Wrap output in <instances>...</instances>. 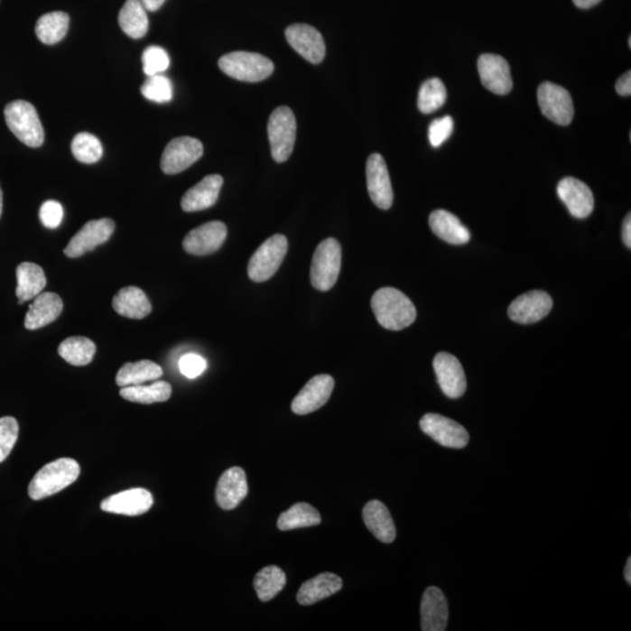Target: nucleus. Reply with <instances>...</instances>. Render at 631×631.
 <instances>
[{
    "instance_id": "13",
    "label": "nucleus",
    "mask_w": 631,
    "mask_h": 631,
    "mask_svg": "<svg viewBox=\"0 0 631 631\" xmlns=\"http://www.w3.org/2000/svg\"><path fill=\"white\" fill-rule=\"evenodd\" d=\"M553 308V300L546 292L532 291L512 302L509 317L515 323L534 324L545 319Z\"/></svg>"
},
{
    "instance_id": "41",
    "label": "nucleus",
    "mask_w": 631,
    "mask_h": 631,
    "mask_svg": "<svg viewBox=\"0 0 631 631\" xmlns=\"http://www.w3.org/2000/svg\"><path fill=\"white\" fill-rule=\"evenodd\" d=\"M19 434L17 420L5 416L0 419V463L5 461L14 450Z\"/></svg>"
},
{
    "instance_id": "42",
    "label": "nucleus",
    "mask_w": 631,
    "mask_h": 631,
    "mask_svg": "<svg viewBox=\"0 0 631 631\" xmlns=\"http://www.w3.org/2000/svg\"><path fill=\"white\" fill-rule=\"evenodd\" d=\"M452 130H454V121L450 116L436 118L431 123L428 130L431 144L434 148H439L451 136Z\"/></svg>"
},
{
    "instance_id": "15",
    "label": "nucleus",
    "mask_w": 631,
    "mask_h": 631,
    "mask_svg": "<svg viewBox=\"0 0 631 631\" xmlns=\"http://www.w3.org/2000/svg\"><path fill=\"white\" fill-rule=\"evenodd\" d=\"M227 237V227L224 222L209 221L192 229L182 241V247L197 256L209 255L217 252Z\"/></svg>"
},
{
    "instance_id": "21",
    "label": "nucleus",
    "mask_w": 631,
    "mask_h": 631,
    "mask_svg": "<svg viewBox=\"0 0 631 631\" xmlns=\"http://www.w3.org/2000/svg\"><path fill=\"white\" fill-rule=\"evenodd\" d=\"M153 504V495L148 490L136 487V489L122 491L120 494L106 498L101 504V509L109 514L135 517V515H144L151 509Z\"/></svg>"
},
{
    "instance_id": "37",
    "label": "nucleus",
    "mask_w": 631,
    "mask_h": 631,
    "mask_svg": "<svg viewBox=\"0 0 631 631\" xmlns=\"http://www.w3.org/2000/svg\"><path fill=\"white\" fill-rule=\"evenodd\" d=\"M447 101V89L438 78L430 79L421 86L418 107L422 114H431L439 110Z\"/></svg>"
},
{
    "instance_id": "10",
    "label": "nucleus",
    "mask_w": 631,
    "mask_h": 631,
    "mask_svg": "<svg viewBox=\"0 0 631 631\" xmlns=\"http://www.w3.org/2000/svg\"><path fill=\"white\" fill-rule=\"evenodd\" d=\"M204 154L201 142L193 137H177L171 141L162 154L161 169L166 174L188 170Z\"/></svg>"
},
{
    "instance_id": "44",
    "label": "nucleus",
    "mask_w": 631,
    "mask_h": 631,
    "mask_svg": "<svg viewBox=\"0 0 631 631\" xmlns=\"http://www.w3.org/2000/svg\"><path fill=\"white\" fill-rule=\"evenodd\" d=\"M206 367H208L206 360L196 353H189V355L181 357L180 361L181 372L189 379L200 376L206 370Z\"/></svg>"
},
{
    "instance_id": "33",
    "label": "nucleus",
    "mask_w": 631,
    "mask_h": 631,
    "mask_svg": "<svg viewBox=\"0 0 631 631\" xmlns=\"http://www.w3.org/2000/svg\"><path fill=\"white\" fill-rule=\"evenodd\" d=\"M120 394L123 399L143 404L154 403H165L172 394V387L166 381H156V383L145 386V385H136V386L122 387Z\"/></svg>"
},
{
    "instance_id": "35",
    "label": "nucleus",
    "mask_w": 631,
    "mask_h": 631,
    "mask_svg": "<svg viewBox=\"0 0 631 631\" xmlns=\"http://www.w3.org/2000/svg\"><path fill=\"white\" fill-rule=\"evenodd\" d=\"M320 512L308 503H297L291 509L283 512L277 521L281 531L302 529V527L316 526L320 524Z\"/></svg>"
},
{
    "instance_id": "16",
    "label": "nucleus",
    "mask_w": 631,
    "mask_h": 631,
    "mask_svg": "<svg viewBox=\"0 0 631 631\" xmlns=\"http://www.w3.org/2000/svg\"><path fill=\"white\" fill-rule=\"evenodd\" d=\"M432 365L444 394L450 399L461 398L467 390V379L459 360L450 353L440 352Z\"/></svg>"
},
{
    "instance_id": "4",
    "label": "nucleus",
    "mask_w": 631,
    "mask_h": 631,
    "mask_svg": "<svg viewBox=\"0 0 631 631\" xmlns=\"http://www.w3.org/2000/svg\"><path fill=\"white\" fill-rule=\"evenodd\" d=\"M218 63L226 75L244 82L264 81L274 71L272 60L252 51H232L221 57Z\"/></svg>"
},
{
    "instance_id": "17",
    "label": "nucleus",
    "mask_w": 631,
    "mask_h": 631,
    "mask_svg": "<svg viewBox=\"0 0 631 631\" xmlns=\"http://www.w3.org/2000/svg\"><path fill=\"white\" fill-rule=\"evenodd\" d=\"M335 388V380L331 376L320 375L313 376L297 394L292 404V410L295 414L307 415L320 410L332 394Z\"/></svg>"
},
{
    "instance_id": "20",
    "label": "nucleus",
    "mask_w": 631,
    "mask_h": 631,
    "mask_svg": "<svg viewBox=\"0 0 631 631\" xmlns=\"http://www.w3.org/2000/svg\"><path fill=\"white\" fill-rule=\"evenodd\" d=\"M421 629L423 631H444L450 620V607L442 590L438 587H428L421 600Z\"/></svg>"
},
{
    "instance_id": "5",
    "label": "nucleus",
    "mask_w": 631,
    "mask_h": 631,
    "mask_svg": "<svg viewBox=\"0 0 631 631\" xmlns=\"http://www.w3.org/2000/svg\"><path fill=\"white\" fill-rule=\"evenodd\" d=\"M341 267V247L339 241L329 237L321 241L313 253L311 280L313 288L328 292L335 287Z\"/></svg>"
},
{
    "instance_id": "6",
    "label": "nucleus",
    "mask_w": 631,
    "mask_h": 631,
    "mask_svg": "<svg viewBox=\"0 0 631 631\" xmlns=\"http://www.w3.org/2000/svg\"><path fill=\"white\" fill-rule=\"evenodd\" d=\"M296 118L288 107L273 111L268 121V138L274 161L283 162L292 156L296 142Z\"/></svg>"
},
{
    "instance_id": "38",
    "label": "nucleus",
    "mask_w": 631,
    "mask_h": 631,
    "mask_svg": "<svg viewBox=\"0 0 631 631\" xmlns=\"http://www.w3.org/2000/svg\"><path fill=\"white\" fill-rule=\"evenodd\" d=\"M71 153L83 164H94L101 160L103 148L97 136L89 133H80L71 142Z\"/></svg>"
},
{
    "instance_id": "45",
    "label": "nucleus",
    "mask_w": 631,
    "mask_h": 631,
    "mask_svg": "<svg viewBox=\"0 0 631 631\" xmlns=\"http://www.w3.org/2000/svg\"><path fill=\"white\" fill-rule=\"evenodd\" d=\"M615 89H617V93L618 95H621V97H630L631 95V71L628 70L626 71V74H623L620 79L617 81V85H615Z\"/></svg>"
},
{
    "instance_id": "27",
    "label": "nucleus",
    "mask_w": 631,
    "mask_h": 631,
    "mask_svg": "<svg viewBox=\"0 0 631 631\" xmlns=\"http://www.w3.org/2000/svg\"><path fill=\"white\" fill-rule=\"evenodd\" d=\"M114 311L131 320H143L153 311L148 297L137 287L122 288L113 300Z\"/></svg>"
},
{
    "instance_id": "47",
    "label": "nucleus",
    "mask_w": 631,
    "mask_h": 631,
    "mask_svg": "<svg viewBox=\"0 0 631 631\" xmlns=\"http://www.w3.org/2000/svg\"><path fill=\"white\" fill-rule=\"evenodd\" d=\"M146 11L154 12L160 10L165 0H141Z\"/></svg>"
},
{
    "instance_id": "9",
    "label": "nucleus",
    "mask_w": 631,
    "mask_h": 631,
    "mask_svg": "<svg viewBox=\"0 0 631 631\" xmlns=\"http://www.w3.org/2000/svg\"><path fill=\"white\" fill-rule=\"evenodd\" d=\"M538 102L543 116L555 125L566 126L573 120V101L563 87L552 82L542 83L538 88Z\"/></svg>"
},
{
    "instance_id": "24",
    "label": "nucleus",
    "mask_w": 631,
    "mask_h": 631,
    "mask_svg": "<svg viewBox=\"0 0 631 631\" xmlns=\"http://www.w3.org/2000/svg\"><path fill=\"white\" fill-rule=\"evenodd\" d=\"M63 311L61 297L54 292H42L33 300L26 313L25 328L27 330H38L53 323Z\"/></svg>"
},
{
    "instance_id": "43",
    "label": "nucleus",
    "mask_w": 631,
    "mask_h": 631,
    "mask_svg": "<svg viewBox=\"0 0 631 631\" xmlns=\"http://www.w3.org/2000/svg\"><path fill=\"white\" fill-rule=\"evenodd\" d=\"M41 220L46 228L55 229L61 225L63 219V208L60 202L47 200L41 208Z\"/></svg>"
},
{
    "instance_id": "32",
    "label": "nucleus",
    "mask_w": 631,
    "mask_h": 631,
    "mask_svg": "<svg viewBox=\"0 0 631 631\" xmlns=\"http://www.w3.org/2000/svg\"><path fill=\"white\" fill-rule=\"evenodd\" d=\"M70 27V15L65 12H50L39 18L35 25V33L39 41L45 45H54L66 37Z\"/></svg>"
},
{
    "instance_id": "29",
    "label": "nucleus",
    "mask_w": 631,
    "mask_h": 631,
    "mask_svg": "<svg viewBox=\"0 0 631 631\" xmlns=\"http://www.w3.org/2000/svg\"><path fill=\"white\" fill-rule=\"evenodd\" d=\"M47 284L45 273L41 265L32 262H23L17 268V293L18 303L23 304L26 301L34 300L41 295Z\"/></svg>"
},
{
    "instance_id": "39",
    "label": "nucleus",
    "mask_w": 631,
    "mask_h": 631,
    "mask_svg": "<svg viewBox=\"0 0 631 631\" xmlns=\"http://www.w3.org/2000/svg\"><path fill=\"white\" fill-rule=\"evenodd\" d=\"M141 93L146 100L156 103H168L173 97L172 82L162 74L148 77V80L143 83Z\"/></svg>"
},
{
    "instance_id": "14",
    "label": "nucleus",
    "mask_w": 631,
    "mask_h": 631,
    "mask_svg": "<svg viewBox=\"0 0 631 631\" xmlns=\"http://www.w3.org/2000/svg\"><path fill=\"white\" fill-rule=\"evenodd\" d=\"M368 194L373 204L380 209H390L393 205V189L386 162L379 153H372L367 164Z\"/></svg>"
},
{
    "instance_id": "50",
    "label": "nucleus",
    "mask_w": 631,
    "mask_h": 631,
    "mask_svg": "<svg viewBox=\"0 0 631 631\" xmlns=\"http://www.w3.org/2000/svg\"><path fill=\"white\" fill-rule=\"evenodd\" d=\"M3 213V190L2 188H0V217H2Z\"/></svg>"
},
{
    "instance_id": "11",
    "label": "nucleus",
    "mask_w": 631,
    "mask_h": 631,
    "mask_svg": "<svg viewBox=\"0 0 631 631\" xmlns=\"http://www.w3.org/2000/svg\"><path fill=\"white\" fill-rule=\"evenodd\" d=\"M115 231V222L108 218L100 220H91L73 237L65 248L66 256L77 259L86 253L94 251L97 246L106 244Z\"/></svg>"
},
{
    "instance_id": "48",
    "label": "nucleus",
    "mask_w": 631,
    "mask_h": 631,
    "mask_svg": "<svg viewBox=\"0 0 631 631\" xmlns=\"http://www.w3.org/2000/svg\"><path fill=\"white\" fill-rule=\"evenodd\" d=\"M575 5L580 7V9H589L600 3L601 0H573Z\"/></svg>"
},
{
    "instance_id": "34",
    "label": "nucleus",
    "mask_w": 631,
    "mask_h": 631,
    "mask_svg": "<svg viewBox=\"0 0 631 631\" xmlns=\"http://www.w3.org/2000/svg\"><path fill=\"white\" fill-rule=\"evenodd\" d=\"M59 356L74 367H86L93 360L97 347L86 337L75 336L63 340L59 347Z\"/></svg>"
},
{
    "instance_id": "1",
    "label": "nucleus",
    "mask_w": 631,
    "mask_h": 631,
    "mask_svg": "<svg viewBox=\"0 0 631 631\" xmlns=\"http://www.w3.org/2000/svg\"><path fill=\"white\" fill-rule=\"evenodd\" d=\"M372 311L381 327L400 331L416 320V309L404 292L395 288H381L371 301Z\"/></svg>"
},
{
    "instance_id": "8",
    "label": "nucleus",
    "mask_w": 631,
    "mask_h": 631,
    "mask_svg": "<svg viewBox=\"0 0 631 631\" xmlns=\"http://www.w3.org/2000/svg\"><path fill=\"white\" fill-rule=\"evenodd\" d=\"M420 428L435 442L452 450H462L469 443V432L459 422L446 416L430 413L420 420Z\"/></svg>"
},
{
    "instance_id": "2",
    "label": "nucleus",
    "mask_w": 631,
    "mask_h": 631,
    "mask_svg": "<svg viewBox=\"0 0 631 631\" xmlns=\"http://www.w3.org/2000/svg\"><path fill=\"white\" fill-rule=\"evenodd\" d=\"M81 468L73 459H58L46 464L37 472L29 487V495L34 501L50 497L78 481Z\"/></svg>"
},
{
    "instance_id": "49",
    "label": "nucleus",
    "mask_w": 631,
    "mask_h": 631,
    "mask_svg": "<svg viewBox=\"0 0 631 631\" xmlns=\"http://www.w3.org/2000/svg\"><path fill=\"white\" fill-rule=\"evenodd\" d=\"M625 579L626 581L628 582V585H631V558H628V561H626V565L625 569Z\"/></svg>"
},
{
    "instance_id": "3",
    "label": "nucleus",
    "mask_w": 631,
    "mask_h": 631,
    "mask_svg": "<svg viewBox=\"0 0 631 631\" xmlns=\"http://www.w3.org/2000/svg\"><path fill=\"white\" fill-rule=\"evenodd\" d=\"M4 116L12 134L30 148H39L45 141L38 111L30 102L17 100L9 103L4 110Z\"/></svg>"
},
{
    "instance_id": "23",
    "label": "nucleus",
    "mask_w": 631,
    "mask_h": 631,
    "mask_svg": "<svg viewBox=\"0 0 631 631\" xmlns=\"http://www.w3.org/2000/svg\"><path fill=\"white\" fill-rule=\"evenodd\" d=\"M224 178L220 174H209L194 185L181 198V209L185 212H200L216 205L219 198Z\"/></svg>"
},
{
    "instance_id": "18",
    "label": "nucleus",
    "mask_w": 631,
    "mask_h": 631,
    "mask_svg": "<svg viewBox=\"0 0 631 631\" xmlns=\"http://www.w3.org/2000/svg\"><path fill=\"white\" fill-rule=\"evenodd\" d=\"M478 67L479 77L487 89L497 95L510 93L514 82L506 59L501 55L483 54L478 59Z\"/></svg>"
},
{
    "instance_id": "31",
    "label": "nucleus",
    "mask_w": 631,
    "mask_h": 631,
    "mask_svg": "<svg viewBox=\"0 0 631 631\" xmlns=\"http://www.w3.org/2000/svg\"><path fill=\"white\" fill-rule=\"evenodd\" d=\"M162 368L160 365L151 360H140L136 363H126L117 372V386H136L146 381H153L162 378Z\"/></svg>"
},
{
    "instance_id": "28",
    "label": "nucleus",
    "mask_w": 631,
    "mask_h": 631,
    "mask_svg": "<svg viewBox=\"0 0 631 631\" xmlns=\"http://www.w3.org/2000/svg\"><path fill=\"white\" fill-rule=\"evenodd\" d=\"M341 587H343V581L339 575L321 573L302 585L297 594V601L300 605L311 606L339 593Z\"/></svg>"
},
{
    "instance_id": "46",
    "label": "nucleus",
    "mask_w": 631,
    "mask_h": 631,
    "mask_svg": "<svg viewBox=\"0 0 631 631\" xmlns=\"http://www.w3.org/2000/svg\"><path fill=\"white\" fill-rule=\"evenodd\" d=\"M622 237L623 242L626 247L631 248V217L630 213L626 217L625 222H623L622 228Z\"/></svg>"
},
{
    "instance_id": "30",
    "label": "nucleus",
    "mask_w": 631,
    "mask_h": 631,
    "mask_svg": "<svg viewBox=\"0 0 631 631\" xmlns=\"http://www.w3.org/2000/svg\"><path fill=\"white\" fill-rule=\"evenodd\" d=\"M118 23L128 37H144L149 30V19L141 0H126L118 14Z\"/></svg>"
},
{
    "instance_id": "7",
    "label": "nucleus",
    "mask_w": 631,
    "mask_h": 631,
    "mask_svg": "<svg viewBox=\"0 0 631 631\" xmlns=\"http://www.w3.org/2000/svg\"><path fill=\"white\" fill-rule=\"evenodd\" d=\"M288 253L287 237L275 234L256 249L248 264V276L254 282L272 279Z\"/></svg>"
},
{
    "instance_id": "26",
    "label": "nucleus",
    "mask_w": 631,
    "mask_h": 631,
    "mask_svg": "<svg viewBox=\"0 0 631 631\" xmlns=\"http://www.w3.org/2000/svg\"><path fill=\"white\" fill-rule=\"evenodd\" d=\"M430 226L435 236L448 244L466 245L470 240L469 229L448 210H434L430 217Z\"/></svg>"
},
{
    "instance_id": "40",
    "label": "nucleus",
    "mask_w": 631,
    "mask_h": 631,
    "mask_svg": "<svg viewBox=\"0 0 631 631\" xmlns=\"http://www.w3.org/2000/svg\"><path fill=\"white\" fill-rule=\"evenodd\" d=\"M143 70L148 77H153L169 69L170 57L168 51L160 46H150L143 51Z\"/></svg>"
},
{
    "instance_id": "19",
    "label": "nucleus",
    "mask_w": 631,
    "mask_h": 631,
    "mask_svg": "<svg viewBox=\"0 0 631 631\" xmlns=\"http://www.w3.org/2000/svg\"><path fill=\"white\" fill-rule=\"evenodd\" d=\"M558 196L563 204L567 206L570 213L578 219L589 218L594 209V196L589 185L577 180L567 177L559 182Z\"/></svg>"
},
{
    "instance_id": "36",
    "label": "nucleus",
    "mask_w": 631,
    "mask_h": 631,
    "mask_svg": "<svg viewBox=\"0 0 631 631\" xmlns=\"http://www.w3.org/2000/svg\"><path fill=\"white\" fill-rule=\"evenodd\" d=\"M287 583L283 571L277 566L262 569L254 578V589L262 602L273 600Z\"/></svg>"
},
{
    "instance_id": "12",
    "label": "nucleus",
    "mask_w": 631,
    "mask_h": 631,
    "mask_svg": "<svg viewBox=\"0 0 631 631\" xmlns=\"http://www.w3.org/2000/svg\"><path fill=\"white\" fill-rule=\"evenodd\" d=\"M285 38L289 45L305 60L313 65H319L324 60L327 47L320 31L315 27L307 23H293L285 30Z\"/></svg>"
},
{
    "instance_id": "22",
    "label": "nucleus",
    "mask_w": 631,
    "mask_h": 631,
    "mask_svg": "<svg viewBox=\"0 0 631 631\" xmlns=\"http://www.w3.org/2000/svg\"><path fill=\"white\" fill-rule=\"evenodd\" d=\"M248 494L247 478L240 467L229 468L218 482L216 499L224 510L236 509Z\"/></svg>"
},
{
    "instance_id": "25",
    "label": "nucleus",
    "mask_w": 631,
    "mask_h": 631,
    "mask_svg": "<svg viewBox=\"0 0 631 631\" xmlns=\"http://www.w3.org/2000/svg\"><path fill=\"white\" fill-rule=\"evenodd\" d=\"M365 525L378 541L391 543L395 541L396 529L387 506L380 501H371L364 506Z\"/></svg>"
}]
</instances>
